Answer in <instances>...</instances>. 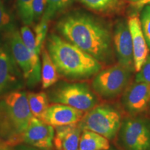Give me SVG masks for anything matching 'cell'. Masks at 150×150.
I'll use <instances>...</instances> for the list:
<instances>
[{
    "instance_id": "cell-1",
    "label": "cell",
    "mask_w": 150,
    "mask_h": 150,
    "mask_svg": "<svg viewBox=\"0 0 150 150\" xmlns=\"http://www.w3.org/2000/svg\"><path fill=\"white\" fill-rule=\"evenodd\" d=\"M56 28L66 40L99 62H106L110 58L109 30L93 17L82 13L67 15L58 22Z\"/></svg>"
},
{
    "instance_id": "cell-2",
    "label": "cell",
    "mask_w": 150,
    "mask_h": 150,
    "mask_svg": "<svg viewBox=\"0 0 150 150\" xmlns=\"http://www.w3.org/2000/svg\"><path fill=\"white\" fill-rule=\"evenodd\" d=\"M46 49L59 76L67 79L84 80L102 70L101 62L54 33L47 37Z\"/></svg>"
},
{
    "instance_id": "cell-3",
    "label": "cell",
    "mask_w": 150,
    "mask_h": 150,
    "mask_svg": "<svg viewBox=\"0 0 150 150\" xmlns=\"http://www.w3.org/2000/svg\"><path fill=\"white\" fill-rule=\"evenodd\" d=\"M32 117L26 92L18 90L0 97V145L21 144Z\"/></svg>"
},
{
    "instance_id": "cell-4",
    "label": "cell",
    "mask_w": 150,
    "mask_h": 150,
    "mask_svg": "<svg viewBox=\"0 0 150 150\" xmlns=\"http://www.w3.org/2000/svg\"><path fill=\"white\" fill-rule=\"evenodd\" d=\"M47 94L50 102L67 105L84 112L98 104L96 94L87 83L83 82H59L49 90Z\"/></svg>"
},
{
    "instance_id": "cell-5",
    "label": "cell",
    "mask_w": 150,
    "mask_h": 150,
    "mask_svg": "<svg viewBox=\"0 0 150 150\" xmlns=\"http://www.w3.org/2000/svg\"><path fill=\"white\" fill-rule=\"evenodd\" d=\"M122 123V116L117 109L101 104L86 112L78 125L82 131H92L111 140L120 131Z\"/></svg>"
},
{
    "instance_id": "cell-6",
    "label": "cell",
    "mask_w": 150,
    "mask_h": 150,
    "mask_svg": "<svg viewBox=\"0 0 150 150\" xmlns=\"http://www.w3.org/2000/svg\"><path fill=\"white\" fill-rule=\"evenodd\" d=\"M7 35L9 49L23 74L26 84L29 87H34L41 81L40 57L29 52L18 29L10 27Z\"/></svg>"
},
{
    "instance_id": "cell-7",
    "label": "cell",
    "mask_w": 150,
    "mask_h": 150,
    "mask_svg": "<svg viewBox=\"0 0 150 150\" xmlns=\"http://www.w3.org/2000/svg\"><path fill=\"white\" fill-rule=\"evenodd\" d=\"M131 73L120 64L112 65L95 75L92 88L95 93L104 98L115 97L127 89Z\"/></svg>"
},
{
    "instance_id": "cell-8",
    "label": "cell",
    "mask_w": 150,
    "mask_h": 150,
    "mask_svg": "<svg viewBox=\"0 0 150 150\" xmlns=\"http://www.w3.org/2000/svg\"><path fill=\"white\" fill-rule=\"evenodd\" d=\"M122 143L127 150H150V122L140 118H129L120 129Z\"/></svg>"
},
{
    "instance_id": "cell-9",
    "label": "cell",
    "mask_w": 150,
    "mask_h": 150,
    "mask_svg": "<svg viewBox=\"0 0 150 150\" xmlns=\"http://www.w3.org/2000/svg\"><path fill=\"white\" fill-rule=\"evenodd\" d=\"M23 74L10 49L0 42V97L24 86Z\"/></svg>"
},
{
    "instance_id": "cell-10",
    "label": "cell",
    "mask_w": 150,
    "mask_h": 150,
    "mask_svg": "<svg viewBox=\"0 0 150 150\" xmlns=\"http://www.w3.org/2000/svg\"><path fill=\"white\" fill-rule=\"evenodd\" d=\"M54 134L53 126L33 116L22 136V143L40 149H50L53 146Z\"/></svg>"
},
{
    "instance_id": "cell-11",
    "label": "cell",
    "mask_w": 150,
    "mask_h": 150,
    "mask_svg": "<svg viewBox=\"0 0 150 150\" xmlns=\"http://www.w3.org/2000/svg\"><path fill=\"white\" fill-rule=\"evenodd\" d=\"M113 42L119 64L130 72L135 71L132 39L128 22L121 20L116 25Z\"/></svg>"
},
{
    "instance_id": "cell-12",
    "label": "cell",
    "mask_w": 150,
    "mask_h": 150,
    "mask_svg": "<svg viewBox=\"0 0 150 150\" xmlns=\"http://www.w3.org/2000/svg\"><path fill=\"white\" fill-rule=\"evenodd\" d=\"M84 112L70 106L54 103L48 106L43 121L54 127L77 124L82 119Z\"/></svg>"
},
{
    "instance_id": "cell-13",
    "label": "cell",
    "mask_w": 150,
    "mask_h": 150,
    "mask_svg": "<svg viewBox=\"0 0 150 150\" xmlns=\"http://www.w3.org/2000/svg\"><path fill=\"white\" fill-rule=\"evenodd\" d=\"M123 103L127 110L131 113L145 111L150 104V85L142 82H135L129 88L123 97Z\"/></svg>"
},
{
    "instance_id": "cell-14",
    "label": "cell",
    "mask_w": 150,
    "mask_h": 150,
    "mask_svg": "<svg viewBox=\"0 0 150 150\" xmlns=\"http://www.w3.org/2000/svg\"><path fill=\"white\" fill-rule=\"evenodd\" d=\"M128 25L132 39L135 71L138 72L149 56V48L138 17L136 16L130 17L128 20Z\"/></svg>"
},
{
    "instance_id": "cell-15",
    "label": "cell",
    "mask_w": 150,
    "mask_h": 150,
    "mask_svg": "<svg viewBox=\"0 0 150 150\" xmlns=\"http://www.w3.org/2000/svg\"><path fill=\"white\" fill-rule=\"evenodd\" d=\"M82 130L77 124L55 127L54 144L57 150H79Z\"/></svg>"
},
{
    "instance_id": "cell-16",
    "label": "cell",
    "mask_w": 150,
    "mask_h": 150,
    "mask_svg": "<svg viewBox=\"0 0 150 150\" xmlns=\"http://www.w3.org/2000/svg\"><path fill=\"white\" fill-rule=\"evenodd\" d=\"M41 52H42V67H41L42 88L47 89L57 83L60 76L46 47L43 48L42 47Z\"/></svg>"
},
{
    "instance_id": "cell-17",
    "label": "cell",
    "mask_w": 150,
    "mask_h": 150,
    "mask_svg": "<svg viewBox=\"0 0 150 150\" xmlns=\"http://www.w3.org/2000/svg\"><path fill=\"white\" fill-rule=\"evenodd\" d=\"M109 149V141L104 136L92 131H82L79 150H108Z\"/></svg>"
},
{
    "instance_id": "cell-18",
    "label": "cell",
    "mask_w": 150,
    "mask_h": 150,
    "mask_svg": "<svg viewBox=\"0 0 150 150\" xmlns=\"http://www.w3.org/2000/svg\"><path fill=\"white\" fill-rule=\"evenodd\" d=\"M27 99L30 110L33 117L43 120L50 102L47 94L45 92L28 93Z\"/></svg>"
},
{
    "instance_id": "cell-19",
    "label": "cell",
    "mask_w": 150,
    "mask_h": 150,
    "mask_svg": "<svg viewBox=\"0 0 150 150\" xmlns=\"http://www.w3.org/2000/svg\"><path fill=\"white\" fill-rule=\"evenodd\" d=\"M74 1V0H47L45 11L41 19L50 21L58 13L72 4Z\"/></svg>"
},
{
    "instance_id": "cell-20",
    "label": "cell",
    "mask_w": 150,
    "mask_h": 150,
    "mask_svg": "<svg viewBox=\"0 0 150 150\" xmlns=\"http://www.w3.org/2000/svg\"><path fill=\"white\" fill-rule=\"evenodd\" d=\"M82 4L93 10L97 11H112L118 8L119 0H79Z\"/></svg>"
},
{
    "instance_id": "cell-21",
    "label": "cell",
    "mask_w": 150,
    "mask_h": 150,
    "mask_svg": "<svg viewBox=\"0 0 150 150\" xmlns=\"http://www.w3.org/2000/svg\"><path fill=\"white\" fill-rule=\"evenodd\" d=\"M33 2V0H17L19 15L25 25H31L34 22Z\"/></svg>"
},
{
    "instance_id": "cell-22",
    "label": "cell",
    "mask_w": 150,
    "mask_h": 150,
    "mask_svg": "<svg viewBox=\"0 0 150 150\" xmlns=\"http://www.w3.org/2000/svg\"><path fill=\"white\" fill-rule=\"evenodd\" d=\"M20 35H21L24 45L29 50V52L33 55L40 57L41 52L37 47L34 32L31 31V29L28 27V25H25L21 28Z\"/></svg>"
},
{
    "instance_id": "cell-23",
    "label": "cell",
    "mask_w": 150,
    "mask_h": 150,
    "mask_svg": "<svg viewBox=\"0 0 150 150\" xmlns=\"http://www.w3.org/2000/svg\"><path fill=\"white\" fill-rule=\"evenodd\" d=\"M49 21L40 19V21L34 27V34L36 41L37 47L41 52L42 48V45L47 37L48 30Z\"/></svg>"
},
{
    "instance_id": "cell-24",
    "label": "cell",
    "mask_w": 150,
    "mask_h": 150,
    "mask_svg": "<svg viewBox=\"0 0 150 150\" xmlns=\"http://www.w3.org/2000/svg\"><path fill=\"white\" fill-rule=\"evenodd\" d=\"M141 27L147 44L150 49V6H146L141 15Z\"/></svg>"
},
{
    "instance_id": "cell-25",
    "label": "cell",
    "mask_w": 150,
    "mask_h": 150,
    "mask_svg": "<svg viewBox=\"0 0 150 150\" xmlns=\"http://www.w3.org/2000/svg\"><path fill=\"white\" fill-rule=\"evenodd\" d=\"M136 82H142L150 85V56H147L141 69L136 74Z\"/></svg>"
},
{
    "instance_id": "cell-26",
    "label": "cell",
    "mask_w": 150,
    "mask_h": 150,
    "mask_svg": "<svg viewBox=\"0 0 150 150\" xmlns=\"http://www.w3.org/2000/svg\"><path fill=\"white\" fill-rule=\"evenodd\" d=\"M47 4V0H33V15L34 21H38L42 18L45 11Z\"/></svg>"
},
{
    "instance_id": "cell-27",
    "label": "cell",
    "mask_w": 150,
    "mask_h": 150,
    "mask_svg": "<svg viewBox=\"0 0 150 150\" xmlns=\"http://www.w3.org/2000/svg\"><path fill=\"white\" fill-rule=\"evenodd\" d=\"M11 22L10 15L6 11L2 3L0 1V31L9 27Z\"/></svg>"
},
{
    "instance_id": "cell-28",
    "label": "cell",
    "mask_w": 150,
    "mask_h": 150,
    "mask_svg": "<svg viewBox=\"0 0 150 150\" xmlns=\"http://www.w3.org/2000/svg\"><path fill=\"white\" fill-rule=\"evenodd\" d=\"M13 150H51L50 149H40V148H38L33 147V146L28 145H22V144H19L18 145H16V147Z\"/></svg>"
},
{
    "instance_id": "cell-29",
    "label": "cell",
    "mask_w": 150,
    "mask_h": 150,
    "mask_svg": "<svg viewBox=\"0 0 150 150\" xmlns=\"http://www.w3.org/2000/svg\"><path fill=\"white\" fill-rule=\"evenodd\" d=\"M150 3V0H138V1H135V2L133 4L134 5V6L137 7V8H141V7L143 6L144 5Z\"/></svg>"
},
{
    "instance_id": "cell-30",
    "label": "cell",
    "mask_w": 150,
    "mask_h": 150,
    "mask_svg": "<svg viewBox=\"0 0 150 150\" xmlns=\"http://www.w3.org/2000/svg\"><path fill=\"white\" fill-rule=\"evenodd\" d=\"M0 150H11L8 148V146L0 145Z\"/></svg>"
},
{
    "instance_id": "cell-31",
    "label": "cell",
    "mask_w": 150,
    "mask_h": 150,
    "mask_svg": "<svg viewBox=\"0 0 150 150\" xmlns=\"http://www.w3.org/2000/svg\"><path fill=\"white\" fill-rule=\"evenodd\" d=\"M134 1H138V0H134Z\"/></svg>"
},
{
    "instance_id": "cell-32",
    "label": "cell",
    "mask_w": 150,
    "mask_h": 150,
    "mask_svg": "<svg viewBox=\"0 0 150 150\" xmlns=\"http://www.w3.org/2000/svg\"><path fill=\"white\" fill-rule=\"evenodd\" d=\"M108 150H114V149H108Z\"/></svg>"
}]
</instances>
